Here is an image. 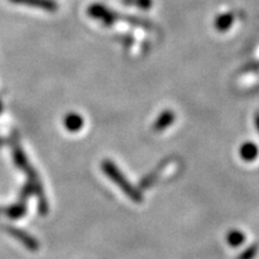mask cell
Returning a JSON list of instances; mask_svg holds the SVG:
<instances>
[{"mask_svg":"<svg viewBox=\"0 0 259 259\" xmlns=\"http://www.w3.org/2000/svg\"><path fill=\"white\" fill-rule=\"evenodd\" d=\"M101 169L107 177L111 179L116 186L122 191L134 203L143 202V194L139 192L137 187L130 183V180L124 176V173L119 169L118 166L112 160H103L101 162Z\"/></svg>","mask_w":259,"mask_h":259,"instance_id":"obj_1","label":"cell"},{"mask_svg":"<svg viewBox=\"0 0 259 259\" xmlns=\"http://www.w3.org/2000/svg\"><path fill=\"white\" fill-rule=\"evenodd\" d=\"M88 15L90 17L96 19V21H100L102 24L107 25V27H111L116 22L119 21H124V22H128V23H132L135 25H139V27H150V24L147 23V22L141 21L138 18H132V17H122L116 12L112 11L111 9L106 8L105 5L102 4H92L88 8Z\"/></svg>","mask_w":259,"mask_h":259,"instance_id":"obj_2","label":"cell"},{"mask_svg":"<svg viewBox=\"0 0 259 259\" xmlns=\"http://www.w3.org/2000/svg\"><path fill=\"white\" fill-rule=\"evenodd\" d=\"M6 231H8L9 234H11L14 238L17 239L18 241H21L30 251H37V248L40 247V244L30 234L22 231V229L15 228V227H6Z\"/></svg>","mask_w":259,"mask_h":259,"instance_id":"obj_3","label":"cell"},{"mask_svg":"<svg viewBox=\"0 0 259 259\" xmlns=\"http://www.w3.org/2000/svg\"><path fill=\"white\" fill-rule=\"evenodd\" d=\"M14 4L31 6V8L42 9L47 12H56L59 5L54 0H10Z\"/></svg>","mask_w":259,"mask_h":259,"instance_id":"obj_4","label":"cell"},{"mask_svg":"<svg viewBox=\"0 0 259 259\" xmlns=\"http://www.w3.org/2000/svg\"><path fill=\"white\" fill-rule=\"evenodd\" d=\"M174 121H176V113L170 109H166L157 116V119L153 124V130L155 132H162L169 127Z\"/></svg>","mask_w":259,"mask_h":259,"instance_id":"obj_5","label":"cell"},{"mask_svg":"<svg viewBox=\"0 0 259 259\" xmlns=\"http://www.w3.org/2000/svg\"><path fill=\"white\" fill-rule=\"evenodd\" d=\"M239 155L246 162H252L258 157L259 148L254 142H245L239 148Z\"/></svg>","mask_w":259,"mask_h":259,"instance_id":"obj_6","label":"cell"},{"mask_svg":"<svg viewBox=\"0 0 259 259\" xmlns=\"http://www.w3.org/2000/svg\"><path fill=\"white\" fill-rule=\"evenodd\" d=\"M83 125H84V120H83L82 116L78 114V113L71 112V113H69V114L65 115L64 126L67 131L77 132L83 127Z\"/></svg>","mask_w":259,"mask_h":259,"instance_id":"obj_7","label":"cell"},{"mask_svg":"<svg viewBox=\"0 0 259 259\" xmlns=\"http://www.w3.org/2000/svg\"><path fill=\"white\" fill-rule=\"evenodd\" d=\"M234 23V14L233 12H226V14L219 15L213 22V27L220 32L228 31Z\"/></svg>","mask_w":259,"mask_h":259,"instance_id":"obj_8","label":"cell"},{"mask_svg":"<svg viewBox=\"0 0 259 259\" xmlns=\"http://www.w3.org/2000/svg\"><path fill=\"white\" fill-rule=\"evenodd\" d=\"M226 240L227 244L232 246V247H239V246H241L245 242L246 236L244 233L239 231V229H232V231L227 233Z\"/></svg>","mask_w":259,"mask_h":259,"instance_id":"obj_9","label":"cell"},{"mask_svg":"<svg viewBox=\"0 0 259 259\" xmlns=\"http://www.w3.org/2000/svg\"><path fill=\"white\" fill-rule=\"evenodd\" d=\"M25 211H27V208H25L24 204H16L14 206H10V208L5 209V213L10 216L11 219H19L24 215Z\"/></svg>","mask_w":259,"mask_h":259,"instance_id":"obj_10","label":"cell"},{"mask_svg":"<svg viewBox=\"0 0 259 259\" xmlns=\"http://www.w3.org/2000/svg\"><path fill=\"white\" fill-rule=\"evenodd\" d=\"M258 253V245H250L246 250L241 252L240 254L236 257V259H254L255 255Z\"/></svg>","mask_w":259,"mask_h":259,"instance_id":"obj_11","label":"cell"},{"mask_svg":"<svg viewBox=\"0 0 259 259\" xmlns=\"http://www.w3.org/2000/svg\"><path fill=\"white\" fill-rule=\"evenodd\" d=\"M134 4L143 9H149L151 6V0H134Z\"/></svg>","mask_w":259,"mask_h":259,"instance_id":"obj_12","label":"cell"},{"mask_svg":"<svg viewBox=\"0 0 259 259\" xmlns=\"http://www.w3.org/2000/svg\"><path fill=\"white\" fill-rule=\"evenodd\" d=\"M258 70H259V63L250 64L244 69V71H247V72H252V71H258Z\"/></svg>","mask_w":259,"mask_h":259,"instance_id":"obj_13","label":"cell"},{"mask_svg":"<svg viewBox=\"0 0 259 259\" xmlns=\"http://www.w3.org/2000/svg\"><path fill=\"white\" fill-rule=\"evenodd\" d=\"M254 125H255V128H257V131L259 132V112L255 113V116H254Z\"/></svg>","mask_w":259,"mask_h":259,"instance_id":"obj_14","label":"cell"},{"mask_svg":"<svg viewBox=\"0 0 259 259\" xmlns=\"http://www.w3.org/2000/svg\"><path fill=\"white\" fill-rule=\"evenodd\" d=\"M0 112H2V103H0Z\"/></svg>","mask_w":259,"mask_h":259,"instance_id":"obj_15","label":"cell"}]
</instances>
